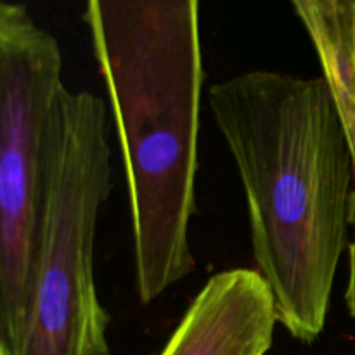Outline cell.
Listing matches in <instances>:
<instances>
[{
    "label": "cell",
    "mask_w": 355,
    "mask_h": 355,
    "mask_svg": "<svg viewBox=\"0 0 355 355\" xmlns=\"http://www.w3.org/2000/svg\"><path fill=\"white\" fill-rule=\"evenodd\" d=\"M127 182L135 288L158 300L193 272L203 55L200 0H85Z\"/></svg>",
    "instance_id": "2"
},
{
    "label": "cell",
    "mask_w": 355,
    "mask_h": 355,
    "mask_svg": "<svg viewBox=\"0 0 355 355\" xmlns=\"http://www.w3.org/2000/svg\"><path fill=\"white\" fill-rule=\"evenodd\" d=\"M110 193L106 103L89 90L66 89L38 229L30 314L12 355H113L111 319L94 277L97 222Z\"/></svg>",
    "instance_id": "3"
},
{
    "label": "cell",
    "mask_w": 355,
    "mask_h": 355,
    "mask_svg": "<svg viewBox=\"0 0 355 355\" xmlns=\"http://www.w3.org/2000/svg\"><path fill=\"white\" fill-rule=\"evenodd\" d=\"M208 104L241 180L255 270L277 322L311 345L354 224L352 149L331 89L322 76L253 69L214 83Z\"/></svg>",
    "instance_id": "1"
},
{
    "label": "cell",
    "mask_w": 355,
    "mask_h": 355,
    "mask_svg": "<svg viewBox=\"0 0 355 355\" xmlns=\"http://www.w3.org/2000/svg\"><path fill=\"white\" fill-rule=\"evenodd\" d=\"M62 82L58 40L26 6L0 3V354L26 328L35 252L58 127Z\"/></svg>",
    "instance_id": "4"
},
{
    "label": "cell",
    "mask_w": 355,
    "mask_h": 355,
    "mask_svg": "<svg viewBox=\"0 0 355 355\" xmlns=\"http://www.w3.org/2000/svg\"><path fill=\"white\" fill-rule=\"evenodd\" d=\"M349 272H347L345 305L350 318L355 319V236L349 245Z\"/></svg>",
    "instance_id": "7"
},
{
    "label": "cell",
    "mask_w": 355,
    "mask_h": 355,
    "mask_svg": "<svg viewBox=\"0 0 355 355\" xmlns=\"http://www.w3.org/2000/svg\"><path fill=\"white\" fill-rule=\"evenodd\" d=\"M277 315L269 286L253 269L211 276L159 355H266Z\"/></svg>",
    "instance_id": "5"
},
{
    "label": "cell",
    "mask_w": 355,
    "mask_h": 355,
    "mask_svg": "<svg viewBox=\"0 0 355 355\" xmlns=\"http://www.w3.org/2000/svg\"><path fill=\"white\" fill-rule=\"evenodd\" d=\"M347 130L355 172V0H291Z\"/></svg>",
    "instance_id": "6"
}]
</instances>
